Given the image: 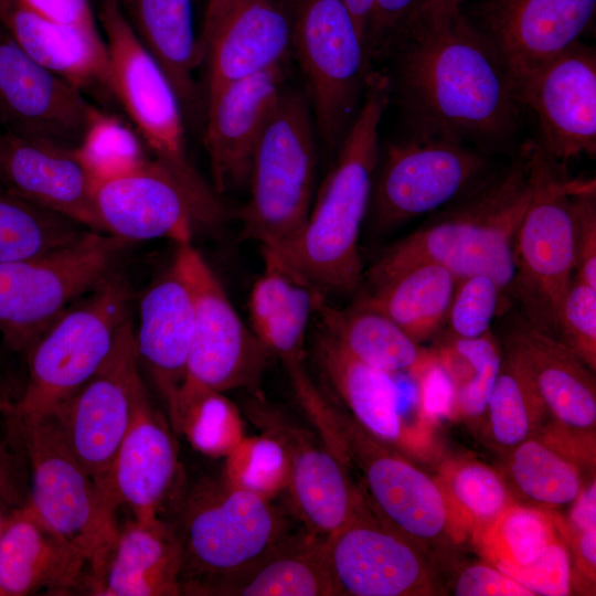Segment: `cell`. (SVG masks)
I'll return each instance as SVG.
<instances>
[{
	"instance_id": "1",
	"label": "cell",
	"mask_w": 596,
	"mask_h": 596,
	"mask_svg": "<svg viewBox=\"0 0 596 596\" xmlns=\"http://www.w3.org/2000/svg\"><path fill=\"white\" fill-rule=\"evenodd\" d=\"M393 56L392 95L412 135L482 148L510 142L521 105L489 42L460 12L419 18Z\"/></svg>"
},
{
	"instance_id": "2",
	"label": "cell",
	"mask_w": 596,
	"mask_h": 596,
	"mask_svg": "<svg viewBox=\"0 0 596 596\" xmlns=\"http://www.w3.org/2000/svg\"><path fill=\"white\" fill-rule=\"evenodd\" d=\"M391 98V75L372 70L360 109L302 232L284 251L263 252L323 295H350L361 288L359 236L372 196L379 127Z\"/></svg>"
},
{
	"instance_id": "3",
	"label": "cell",
	"mask_w": 596,
	"mask_h": 596,
	"mask_svg": "<svg viewBox=\"0 0 596 596\" xmlns=\"http://www.w3.org/2000/svg\"><path fill=\"white\" fill-rule=\"evenodd\" d=\"M533 190L526 141L507 168L483 178L450 209L386 247L363 273L362 284L412 265L435 263L457 279L488 275L505 296L514 274L515 235Z\"/></svg>"
},
{
	"instance_id": "4",
	"label": "cell",
	"mask_w": 596,
	"mask_h": 596,
	"mask_svg": "<svg viewBox=\"0 0 596 596\" xmlns=\"http://www.w3.org/2000/svg\"><path fill=\"white\" fill-rule=\"evenodd\" d=\"M129 309L128 283L114 272L70 305L28 350L26 384L9 421L49 416L77 392L109 355Z\"/></svg>"
},
{
	"instance_id": "5",
	"label": "cell",
	"mask_w": 596,
	"mask_h": 596,
	"mask_svg": "<svg viewBox=\"0 0 596 596\" xmlns=\"http://www.w3.org/2000/svg\"><path fill=\"white\" fill-rule=\"evenodd\" d=\"M316 148L304 98L281 93L255 151L249 199L242 209L241 238L277 254L302 232L313 198Z\"/></svg>"
},
{
	"instance_id": "6",
	"label": "cell",
	"mask_w": 596,
	"mask_h": 596,
	"mask_svg": "<svg viewBox=\"0 0 596 596\" xmlns=\"http://www.w3.org/2000/svg\"><path fill=\"white\" fill-rule=\"evenodd\" d=\"M98 19L106 36L113 95L155 160L179 180L211 224L222 223L227 209L189 159L182 107L169 79L137 39L119 0H102Z\"/></svg>"
},
{
	"instance_id": "7",
	"label": "cell",
	"mask_w": 596,
	"mask_h": 596,
	"mask_svg": "<svg viewBox=\"0 0 596 596\" xmlns=\"http://www.w3.org/2000/svg\"><path fill=\"white\" fill-rule=\"evenodd\" d=\"M181 594L211 595L288 534L269 499L226 478L204 486L189 499L181 528Z\"/></svg>"
},
{
	"instance_id": "8",
	"label": "cell",
	"mask_w": 596,
	"mask_h": 596,
	"mask_svg": "<svg viewBox=\"0 0 596 596\" xmlns=\"http://www.w3.org/2000/svg\"><path fill=\"white\" fill-rule=\"evenodd\" d=\"M534 190L513 245L514 274L507 290L529 321L556 337L560 305L575 275L573 192L578 180L529 140Z\"/></svg>"
},
{
	"instance_id": "9",
	"label": "cell",
	"mask_w": 596,
	"mask_h": 596,
	"mask_svg": "<svg viewBox=\"0 0 596 596\" xmlns=\"http://www.w3.org/2000/svg\"><path fill=\"white\" fill-rule=\"evenodd\" d=\"M120 237L89 230L47 254L0 264V338L15 352H28L49 326L109 274L121 249Z\"/></svg>"
},
{
	"instance_id": "10",
	"label": "cell",
	"mask_w": 596,
	"mask_h": 596,
	"mask_svg": "<svg viewBox=\"0 0 596 596\" xmlns=\"http://www.w3.org/2000/svg\"><path fill=\"white\" fill-rule=\"evenodd\" d=\"M291 49L308 83L320 137L340 148L371 70L365 42L342 0H295Z\"/></svg>"
},
{
	"instance_id": "11",
	"label": "cell",
	"mask_w": 596,
	"mask_h": 596,
	"mask_svg": "<svg viewBox=\"0 0 596 596\" xmlns=\"http://www.w3.org/2000/svg\"><path fill=\"white\" fill-rule=\"evenodd\" d=\"M10 423L31 467L28 500L85 555L94 574L117 539L116 511L71 450L54 415Z\"/></svg>"
},
{
	"instance_id": "12",
	"label": "cell",
	"mask_w": 596,
	"mask_h": 596,
	"mask_svg": "<svg viewBox=\"0 0 596 596\" xmlns=\"http://www.w3.org/2000/svg\"><path fill=\"white\" fill-rule=\"evenodd\" d=\"M175 243L173 262L184 275L193 299V336L185 381L220 393L237 389L257 392L269 352L244 324L191 240Z\"/></svg>"
},
{
	"instance_id": "13",
	"label": "cell",
	"mask_w": 596,
	"mask_h": 596,
	"mask_svg": "<svg viewBox=\"0 0 596 596\" xmlns=\"http://www.w3.org/2000/svg\"><path fill=\"white\" fill-rule=\"evenodd\" d=\"M487 170L482 153L455 139L411 134L389 145L371 196L375 230L390 231L459 199Z\"/></svg>"
},
{
	"instance_id": "14",
	"label": "cell",
	"mask_w": 596,
	"mask_h": 596,
	"mask_svg": "<svg viewBox=\"0 0 596 596\" xmlns=\"http://www.w3.org/2000/svg\"><path fill=\"white\" fill-rule=\"evenodd\" d=\"M138 364L135 330L129 319L102 366L51 414L98 490L139 404L148 395Z\"/></svg>"
},
{
	"instance_id": "15",
	"label": "cell",
	"mask_w": 596,
	"mask_h": 596,
	"mask_svg": "<svg viewBox=\"0 0 596 596\" xmlns=\"http://www.w3.org/2000/svg\"><path fill=\"white\" fill-rule=\"evenodd\" d=\"M247 416L284 449L291 505L305 530L327 539L366 503L353 485L347 462L318 434L295 423L257 392L246 403Z\"/></svg>"
},
{
	"instance_id": "16",
	"label": "cell",
	"mask_w": 596,
	"mask_h": 596,
	"mask_svg": "<svg viewBox=\"0 0 596 596\" xmlns=\"http://www.w3.org/2000/svg\"><path fill=\"white\" fill-rule=\"evenodd\" d=\"M536 117L544 151L557 163L596 152V54L581 40L515 86Z\"/></svg>"
},
{
	"instance_id": "17",
	"label": "cell",
	"mask_w": 596,
	"mask_h": 596,
	"mask_svg": "<svg viewBox=\"0 0 596 596\" xmlns=\"http://www.w3.org/2000/svg\"><path fill=\"white\" fill-rule=\"evenodd\" d=\"M328 566L339 595L434 594L428 566L409 539L364 507L324 540Z\"/></svg>"
},
{
	"instance_id": "18",
	"label": "cell",
	"mask_w": 596,
	"mask_h": 596,
	"mask_svg": "<svg viewBox=\"0 0 596 596\" xmlns=\"http://www.w3.org/2000/svg\"><path fill=\"white\" fill-rule=\"evenodd\" d=\"M82 92L28 55L0 23L1 128L74 149L98 110Z\"/></svg>"
},
{
	"instance_id": "19",
	"label": "cell",
	"mask_w": 596,
	"mask_h": 596,
	"mask_svg": "<svg viewBox=\"0 0 596 596\" xmlns=\"http://www.w3.org/2000/svg\"><path fill=\"white\" fill-rule=\"evenodd\" d=\"M93 198L102 232L127 242L191 240L194 228L211 226L184 187L157 160L95 181Z\"/></svg>"
},
{
	"instance_id": "20",
	"label": "cell",
	"mask_w": 596,
	"mask_h": 596,
	"mask_svg": "<svg viewBox=\"0 0 596 596\" xmlns=\"http://www.w3.org/2000/svg\"><path fill=\"white\" fill-rule=\"evenodd\" d=\"M595 9L596 0H485L473 26L496 51L515 86L581 40Z\"/></svg>"
},
{
	"instance_id": "21",
	"label": "cell",
	"mask_w": 596,
	"mask_h": 596,
	"mask_svg": "<svg viewBox=\"0 0 596 596\" xmlns=\"http://www.w3.org/2000/svg\"><path fill=\"white\" fill-rule=\"evenodd\" d=\"M281 66L234 82L207 99L204 142L217 194L248 184L255 151L283 93Z\"/></svg>"
},
{
	"instance_id": "22",
	"label": "cell",
	"mask_w": 596,
	"mask_h": 596,
	"mask_svg": "<svg viewBox=\"0 0 596 596\" xmlns=\"http://www.w3.org/2000/svg\"><path fill=\"white\" fill-rule=\"evenodd\" d=\"M94 184L74 149L0 129L1 188L102 232L94 206Z\"/></svg>"
},
{
	"instance_id": "23",
	"label": "cell",
	"mask_w": 596,
	"mask_h": 596,
	"mask_svg": "<svg viewBox=\"0 0 596 596\" xmlns=\"http://www.w3.org/2000/svg\"><path fill=\"white\" fill-rule=\"evenodd\" d=\"M192 336V294L173 262L140 301L135 342L139 362L151 374L175 430H179V396L188 375Z\"/></svg>"
},
{
	"instance_id": "24",
	"label": "cell",
	"mask_w": 596,
	"mask_h": 596,
	"mask_svg": "<svg viewBox=\"0 0 596 596\" xmlns=\"http://www.w3.org/2000/svg\"><path fill=\"white\" fill-rule=\"evenodd\" d=\"M504 327V351L523 365L547 412L572 430H594L596 386L592 370L557 337L519 311L510 315Z\"/></svg>"
},
{
	"instance_id": "25",
	"label": "cell",
	"mask_w": 596,
	"mask_h": 596,
	"mask_svg": "<svg viewBox=\"0 0 596 596\" xmlns=\"http://www.w3.org/2000/svg\"><path fill=\"white\" fill-rule=\"evenodd\" d=\"M177 470L175 440L147 395L99 491L114 511L126 505L135 519L156 518L172 489Z\"/></svg>"
},
{
	"instance_id": "26",
	"label": "cell",
	"mask_w": 596,
	"mask_h": 596,
	"mask_svg": "<svg viewBox=\"0 0 596 596\" xmlns=\"http://www.w3.org/2000/svg\"><path fill=\"white\" fill-rule=\"evenodd\" d=\"M87 560L26 501L11 509L0 541V592L68 595Z\"/></svg>"
},
{
	"instance_id": "27",
	"label": "cell",
	"mask_w": 596,
	"mask_h": 596,
	"mask_svg": "<svg viewBox=\"0 0 596 596\" xmlns=\"http://www.w3.org/2000/svg\"><path fill=\"white\" fill-rule=\"evenodd\" d=\"M291 35L290 11L279 0H242L210 43L207 99L234 82L283 65Z\"/></svg>"
},
{
	"instance_id": "28",
	"label": "cell",
	"mask_w": 596,
	"mask_h": 596,
	"mask_svg": "<svg viewBox=\"0 0 596 596\" xmlns=\"http://www.w3.org/2000/svg\"><path fill=\"white\" fill-rule=\"evenodd\" d=\"M181 546L175 530L158 517L135 519L118 530L92 590L105 596L180 595Z\"/></svg>"
},
{
	"instance_id": "29",
	"label": "cell",
	"mask_w": 596,
	"mask_h": 596,
	"mask_svg": "<svg viewBox=\"0 0 596 596\" xmlns=\"http://www.w3.org/2000/svg\"><path fill=\"white\" fill-rule=\"evenodd\" d=\"M0 23L28 55L81 91L113 94L102 36L53 22L18 0H0Z\"/></svg>"
},
{
	"instance_id": "30",
	"label": "cell",
	"mask_w": 596,
	"mask_h": 596,
	"mask_svg": "<svg viewBox=\"0 0 596 596\" xmlns=\"http://www.w3.org/2000/svg\"><path fill=\"white\" fill-rule=\"evenodd\" d=\"M312 355L328 386L365 432L387 445L404 443L406 429L391 374L354 358L322 328L313 339Z\"/></svg>"
},
{
	"instance_id": "31",
	"label": "cell",
	"mask_w": 596,
	"mask_h": 596,
	"mask_svg": "<svg viewBox=\"0 0 596 596\" xmlns=\"http://www.w3.org/2000/svg\"><path fill=\"white\" fill-rule=\"evenodd\" d=\"M457 280L441 265L421 263L363 283L355 302L382 312L422 344L444 328Z\"/></svg>"
},
{
	"instance_id": "32",
	"label": "cell",
	"mask_w": 596,
	"mask_h": 596,
	"mask_svg": "<svg viewBox=\"0 0 596 596\" xmlns=\"http://www.w3.org/2000/svg\"><path fill=\"white\" fill-rule=\"evenodd\" d=\"M324 540L307 530L287 535L254 564L221 583L211 595L337 596Z\"/></svg>"
},
{
	"instance_id": "33",
	"label": "cell",
	"mask_w": 596,
	"mask_h": 596,
	"mask_svg": "<svg viewBox=\"0 0 596 596\" xmlns=\"http://www.w3.org/2000/svg\"><path fill=\"white\" fill-rule=\"evenodd\" d=\"M137 39L159 65L189 115L196 104L193 71L200 64L192 0H119Z\"/></svg>"
},
{
	"instance_id": "34",
	"label": "cell",
	"mask_w": 596,
	"mask_h": 596,
	"mask_svg": "<svg viewBox=\"0 0 596 596\" xmlns=\"http://www.w3.org/2000/svg\"><path fill=\"white\" fill-rule=\"evenodd\" d=\"M313 313L321 328L350 354L389 374L409 372L417 376L437 359L389 317L355 301L339 308L319 291Z\"/></svg>"
},
{
	"instance_id": "35",
	"label": "cell",
	"mask_w": 596,
	"mask_h": 596,
	"mask_svg": "<svg viewBox=\"0 0 596 596\" xmlns=\"http://www.w3.org/2000/svg\"><path fill=\"white\" fill-rule=\"evenodd\" d=\"M254 283L248 310L251 329L270 355L281 362L304 359L305 340L318 290L269 256Z\"/></svg>"
},
{
	"instance_id": "36",
	"label": "cell",
	"mask_w": 596,
	"mask_h": 596,
	"mask_svg": "<svg viewBox=\"0 0 596 596\" xmlns=\"http://www.w3.org/2000/svg\"><path fill=\"white\" fill-rule=\"evenodd\" d=\"M88 231L0 187V264L47 254L72 244Z\"/></svg>"
},
{
	"instance_id": "37",
	"label": "cell",
	"mask_w": 596,
	"mask_h": 596,
	"mask_svg": "<svg viewBox=\"0 0 596 596\" xmlns=\"http://www.w3.org/2000/svg\"><path fill=\"white\" fill-rule=\"evenodd\" d=\"M560 526L545 511L509 504L486 525L473 531L477 547L493 565H523L560 540Z\"/></svg>"
},
{
	"instance_id": "38",
	"label": "cell",
	"mask_w": 596,
	"mask_h": 596,
	"mask_svg": "<svg viewBox=\"0 0 596 596\" xmlns=\"http://www.w3.org/2000/svg\"><path fill=\"white\" fill-rule=\"evenodd\" d=\"M487 411L492 437L504 448L531 438L547 413L530 375L507 351Z\"/></svg>"
},
{
	"instance_id": "39",
	"label": "cell",
	"mask_w": 596,
	"mask_h": 596,
	"mask_svg": "<svg viewBox=\"0 0 596 596\" xmlns=\"http://www.w3.org/2000/svg\"><path fill=\"white\" fill-rule=\"evenodd\" d=\"M509 471L520 492L545 505L573 503L583 488L576 464L532 437L513 448Z\"/></svg>"
},
{
	"instance_id": "40",
	"label": "cell",
	"mask_w": 596,
	"mask_h": 596,
	"mask_svg": "<svg viewBox=\"0 0 596 596\" xmlns=\"http://www.w3.org/2000/svg\"><path fill=\"white\" fill-rule=\"evenodd\" d=\"M440 487L457 529L475 531L513 503L500 475L478 461L448 465Z\"/></svg>"
},
{
	"instance_id": "41",
	"label": "cell",
	"mask_w": 596,
	"mask_h": 596,
	"mask_svg": "<svg viewBox=\"0 0 596 596\" xmlns=\"http://www.w3.org/2000/svg\"><path fill=\"white\" fill-rule=\"evenodd\" d=\"M179 430L202 449L231 453L243 439L235 406L220 392L185 381L179 396Z\"/></svg>"
},
{
	"instance_id": "42",
	"label": "cell",
	"mask_w": 596,
	"mask_h": 596,
	"mask_svg": "<svg viewBox=\"0 0 596 596\" xmlns=\"http://www.w3.org/2000/svg\"><path fill=\"white\" fill-rule=\"evenodd\" d=\"M74 152L95 181L127 173L147 161L132 130L99 109Z\"/></svg>"
},
{
	"instance_id": "43",
	"label": "cell",
	"mask_w": 596,
	"mask_h": 596,
	"mask_svg": "<svg viewBox=\"0 0 596 596\" xmlns=\"http://www.w3.org/2000/svg\"><path fill=\"white\" fill-rule=\"evenodd\" d=\"M228 456L225 478L237 487L269 499L288 483L287 456L268 436L242 439Z\"/></svg>"
},
{
	"instance_id": "44",
	"label": "cell",
	"mask_w": 596,
	"mask_h": 596,
	"mask_svg": "<svg viewBox=\"0 0 596 596\" xmlns=\"http://www.w3.org/2000/svg\"><path fill=\"white\" fill-rule=\"evenodd\" d=\"M447 344L469 365L468 380L456 385V406L472 418L487 411L503 359V351L492 331L475 339L447 337Z\"/></svg>"
},
{
	"instance_id": "45",
	"label": "cell",
	"mask_w": 596,
	"mask_h": 596,
	"mask_svg": "<svg viewBox=\"0 0 596 596\" xmlns=\"http://www.w3.org/2000/svg\"><path fill=\"white\" fill-rule=\"evenodd\" d=\"M502 298V289L488 275L458 279L444 326L447 337L475 339L491 331V324L501 310Z\"/></svg>"
},
{
	"instance_id": "46",
	"label": "cell",
	"mask_w": 596,
	"mask_h": 596,
	"mask_svg": "<svg viewBox=\"0 0 596 596\" xmlns=\"http://www.w3.org/2000/svg\"><path fill=\"white\" fill-rule=\"evenodd\" d=\"M556 337L592 371L596 369V289L573 277L560 305Z\"/></svg>"
},
{
	"instance_id": "47",
	"label": "cell",
	"mask_w": 596,
	"mask_h": 596,
	"mask_svg": "<svg viewBox=\"0 0 596 596\" xmlns=\"http://www.w3.org/2000/svg\"><path fill=\"white\" fill-rule=\"evenodd\" d=\"M494 567L525 587L533 596H564L571 592V557L561 539L550 544L530 563Z\"/></svg>"
},
{
	"instance_id": "48",
	"label": "cell",
	"mask_w": 596,
	"mask_h": 596,
	"mask_svg": "<svg viewBox=\"0 0 596 596\" xmlns=\"http://www.w3.org/2000/svg\"><path fill=\"white\" fill-rule=\"evenodd\" d=\"M424 0H373L366 33L370 60L391 57L421 12Z\"/></svg>"
},
{
	"instance_id": "49",
	"label": "cell",
	"mask_w": 596,
	"mask_h": 596,
	"mask_svg": "<svg viewBox=\"0 0 596 596\" xmlns=\"http://www.w3.org/2000/svg\"><path fill=\"white\" fill-rule=\"evenodd\" d=\"M575 277L596 289L595 183L579 181L573 192Z\"/></svg>"
},
{
	"instance_id": "50",
	"label": "cell",
	"mask_w": 596,
	"mask_h": 596,
	"mask_svg": "<svg viewBox=\"0 0 596 596\" xmlns=\"http://www.w3.org/2000/svg\"><path fill=\"white\" fill-rule=\"evenodd\" d=\"M453 592L457 596H533L513 578L486 564L466 567L456 578Z\"/></svg>"
},
{
	"instance_id": "51",
	"label": "cell",
	"mask_w": 596,
	"mask_h": 596,
	"mask_svg": "<svg viewBox=\"0 0 596 596\" xmlns=\"http://www.w3.org/2000/svg\"><path fill=\"white\" fill-rule=\"evenodd\" d=\"M423 415L430 419L448 416L456 406L455 382L438 356L416 376Z\"/></svg>"
},
{
	"instance_id": "52",
	"label": "cell",
	"mask_w": 596,
	"mask_h": 596,
	"mask_svg": "<svg viewBox=\"0 0 596 596\" xmlns=\"http://www.w3.org/2000/svg\"><path fill=\"white\" fill-rule=\"evenodd\" d=\"M44 18L76 29L92 36H100L88 0H18Z\"/></svg>"
},
{
	"instance_id": "53",
	"label": "cell",
	"mask_w": 596,
	"mask_h": 596,
	"mask_svg": "<svg viewBox=\"0 0 596 596\" xmlns=\"http://www.w3.org/2000/svg\"><path fill=\"white\" fill-rule=\"evenodd\" d=\"M28 497L13 458L0 447V500L14 508L23 504Z\"/></svg>"
},
{
	"instance_id": "54",
	"label": "cell",
	"mask_w": 596,
	"mask_h": 596,
	"mask_svg": "<svg viewBox=\"0 0 596 596\" xmlns=\"http://www.w3.org/2000/svg\"><path fill=\"white\" fill-rule=\"evenodd\" d=\"M596 529V482L593 480L586 488H582L574 500L570 520V536Z\"/></svg>"
},
{
	"instance_id": "55",
	"label": "cell",
	"mask_w": 596,
	"mask_h": 596,
	"mask_svg": "<svg viewBox=\"0 0 596 596\" xmlns=\"http://www.w3.org/2000/svg\"><path fill=\"white\" fill-rule=\"evenodd\" d=\"M241 1L242 0H209L202 32L198 40V56L200 63L206 58L207 50L215 32Z\"/></svg>"
},
{
	"instance_id": "56",
	"label": "cell",
	"mask_w": 596,
	"mask_h": 596,
	"mask_svg": "<svg viewBox=\"0 0 596 596\" xmlns=\"http://www.w3.org/2000/svg\"><path fill=\"white\" fill-rule=\"evenodd\" d=\"M573 540L576 562L583 574L595 579L596 568V529L570 536Z\"/></svg>"
},
{
	"instance_id": "57",
	"label": "cell",
	"mask_w": 596,
	"mask_h": 596,
	"mask_svg": "<svg viewBox=\"0 0 596 596\" xmlns=\"http://www.w3.org/2000/svg\"><path fill=\"white\" fill-rule=\"evenodd\" d=\"M350 11L366 45V33L371 19L373 0H342Z\"/></svg>"
},
{
	"instance_id": "58",
	"label": "cell",
	"mask_w": 596,
	"mask_h": 596,
	"mask_svg": "<svg viewBox=\"0 0 596 596\" xmlns=\"http://www.w3.org/2000/svg\"><path fill=\"white\" fill-rule=\"evenodd\" d=\"M461 1L462 0H424L417 19L458 13L460 12Z\"/></svg>"
},
{
	"instance_id": "59",
	"label": "cell",
	"mask_w": 596,
	"mask_h": 596,
	"mask_svg": "<svg viewBox=\"0 0 596 596\" xmlns=\"http://www.w3.org/2000/svg\"><path fill=\"white\" fill-rule=\"evenodd\" d=\"M11 509L12 507H9L8 504H6L3 501L0 500V541H1V536L3 534Z\"/></svg>"
},
{
	"instance_id": "60",
	"label": "cell",
	"mask_w": 596,
	"mask_h": 596,
	"mask_svg": "<svg viewBox=\"0 0 596 596\" xmlns=\"http://www.w3.org/2000/svg\"><path fill=\"white\" fill-rule=\"evenodd\" d=\"M13 411V403L6 396L0 394V413L9 416Z\"/></svg>"
},
{
	"instance_id": "61",
	"label": "cell",
	"mask_w": 596,
	"mask_h": 596,
	"mask_svg": "<svg viewBox=\"0 0 596 596\" xmlns=\"http://www.w3.org/2000/svg\"><path fill=\"white\" fill-rule=\"evenodd\" d=\"M0 596H2L1 592H0Z\"/></svg>"
},
{
	"instance_id": "62",
	"label": "cell",
	"mask_w": 596,
	"mask_h": 596,
	"mask_svg": "<svg viewBox=\"0 0 596 596\" xmlns=\"http://www.w3.org/2000/svg\"><path fill=\"white\" fill-rule=\"evenodd\" d=\"M0 129H1V125H0Z\"/></svg>"
}]
</instances>
